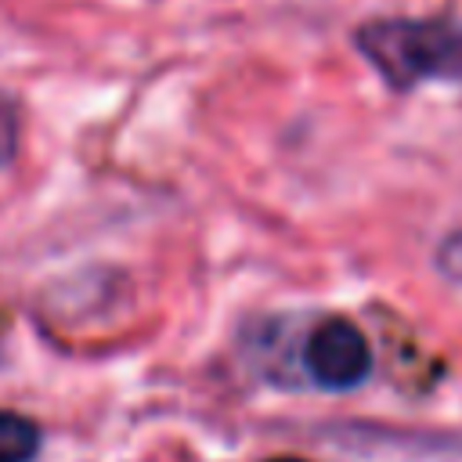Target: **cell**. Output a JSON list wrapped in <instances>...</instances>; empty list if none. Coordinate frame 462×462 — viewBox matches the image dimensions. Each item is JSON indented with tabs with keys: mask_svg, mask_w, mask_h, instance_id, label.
Masks as SVG:
<instances>
[{
	"mask_svg": "<svg viewBox=\"0 0 462 462\" xmlns=\"http://www.w3.org/2000/svg\"><path fill=\"white\" fill-rule=\"evenodd\" d=\"M350 43L393 94L422 83L462 87V22L455 18H372L350 32Z\"/></svg>",
	"mask_w": 462,
	"mask_h": 462,
	"instance_id": "6da1fadb",
	"label": "cell"
},
{
	"mask_svg": "<svg viewBox=\"0 0 462 462\" xmlns=\"http://www.w3.org/2000/svg\"><path fill=\"white\" fill-rule=\"evenodd\" d=\"M372 346L350 318H321L303 339V372L321 390H354L372 375Z\"/></svg>",
	"mask_w": 462,
	"mask_h": 462,
	"instance_id": "7a4b0ae2",
	"label": "cell"
},
{
	"mask_svg": "<svg viewBox=\"0 0 462 462\" xmlns=\"http://www.w3.org/2000/svg\"><path fill=\"white\" fill-rule=\"evenodd\" d=\"M40 455V426L29 415L0 411V462H32Z\"/></svg>",
	"mask_w": 462,
	"mask_h": 462,
	"instance_id": "3957f363",
	"label": "cell"
},
{
	"mask_svg": "<svg viewBox=\"0 0 462 462\" xmlns=\"http://www.w3.org/2000/svg\"><path fill=\"white\" fill-rule=\"evenodd\" d=\"M433 267H437L440 278L462 285V227H458V231H448V235L440 238V245H437V253H433Z\"/></svg>",
	"mask_w": 462,
	"mask_h": 462,
	"instance_id": "277c9868",
	"label": "cell"
},
{
	"mask_svg": "<svg viewBox=\"0 0 462 462\" xmlns=\"http://www.w3.org/2000/svg\"><path fill=\"white\" fill-rule=\"evenodd\" d=\"M14 148H18V119H14L11 105L0 97V166L11 162Z\"/></svg>",
	"mask_w": 462,
	"mask_h": 462,
	"instance_id": "5b68a950",
	"label": "cell"
},
{
	"mask_svg": "<svg viewBox=\"0 0 462 462\" xmlns=\"http://www.w3.org/2000/svg\"><path fill=\"white\" fill-rule=\"evenodd\" d=\"M267 462H307V458H296V455H282V458H267Z\"/></svg>",
	"mask_w": 462,
	"mask_h": 462,
	"instance_id": "8992f818",
	"label": "cell"
}]
</instances>
